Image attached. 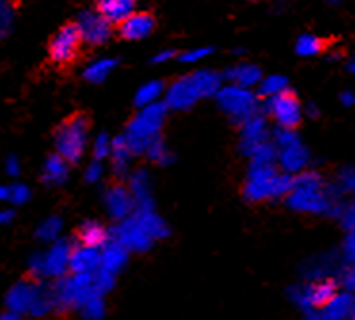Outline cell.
<instances>
[{
    "mask_svg": "<svg viewBox=\"0 0 355 320\" xmlns=\"http://www.w3.org/2000/svg\"><path fill=\"white\" fill-rule=\"evenodd\" d=\"M286 204L296 212L306 213H327L338 217L342 204L334 202L327 195L321 177L313 172H302L294 177V187L286 197Z\"/></svg>",
    "mask_w": 355,
    "mask_h": 320,
    "instance_id": "6da1fadb",
    "label": "cell"
},
{
    "mask_svg": "<svg viewBox=\"0 0 355 320\" xmlns=\"http://www.w3.org/2000/svg\"><path fill=\"white\" fill-rule=\"evenodd\" d=\"M8 311L19 312L24 317H44L55 311L54 286L44 282L21 281L8 292L6 297Z\"/></svg>",
    "mask_w": 355,
    "mask_h": 320,
    "instance_id": "7a4b0ae2",
    "label": "cell"
},
{
    "mask_svg": "<svg viewBox=\"0 0 355 320\" xmlns=\"http://www.w3.org/2000/svg\"><path fill=\"white\" fill-rule=\"evenodd\" d=\"M166 113V103H151L141 109V113L132 118L126 130V141L130 145L132 152H147L149 145L159 137V130L162 128Z\"/></svg>",
    "mask_w": 355,
    "mask_h": 320,
    "instance_id": "3957f363",
    "label": "cell"
},
{
    "mask_svg": "<svg viewBox=\"0 0 355 320\" xmlns=\"http://www.w3.org/2000/svg\"><path fill=\"white\" fill-rule=\"evenodd\" d=\"M88 130H90V118L86 113L71 114L67 121H63L55 130V151L60 157L77 164L83 152H85L86 141H88Z\"/></svg>",
    "mask_w": 355,
    "mask_h": 320,
    "instance_id": "277c9868",
    "label": "cell"
},
{
    "mask_svg": "<svg viewBox=\"0 0 355 320\" xmlns=\"http://www.w3.org/2000/svg\"><path fill=\"white\" fill-rule=\"evenodd\" d=\"M71 251H73V242L67 238H58L52 242L50 250L33 256L29 261L31 274L39 281H48V278L60 281L69 273Z\"/></svg>",
    "mask_w": 355,
    "mask_h": 320,
    "instance_id": "5b68a950",
    "label": "cell"
},
{
    "mask_svg": "<svg viewBox=\"0 0 355 320\" xmlns=\"http://www.w3.org/2000/svg\"><path fill=\"white\" fill-rule=\"evenodd\" d=\"M58 311H80L86 299L94 294V273L65 274L54 286Z\"/></svg>",
    "mask_w": 355,
    "mask_h": 320,
    "instance_id": "8992f818",
    "label": "cell"
},
{
    "mask_svg": "<svg viewBox=\"0 0 355 320\" xmlns=\"http://www.w3.org/2000/svg\"><path fill=\"white\" fill-rule=\"evenodd\" d=\"M83 44V37L78 30L77 23H65L63 27L55 30V35L48 42V55L55 65H71L78 57Z\"/></svg>",
    "mask_w": 355,
    "mask_h": 320,
    "instance_id": "52a82bcc",
    "label": "cell"
},
{
    "mask_svg": "<svg viewBox=\"0 0 355 320\" xmlns=\"http://www.w3.org/2000/svg\"><path fill=\"white\" fill-rule=\"evenodd\" d=\"M216 99L220 109L225 114H230V118L235 122H243L256 114V99L254 96L248 91V88H241V86H224L216 91Z\"/></svg>",
    "mask_w": 355,
    "mask_h": 320,
    "instance_id": "ba28073f",
    "label": "cell"
},
{
    "mask_svg": "<svg viewBox=\"0 0 355 320\" xmlns=\"http://www.w3.org/2000/svg\"><path fill=\"white\" fill-rule=\"evenodd\" d=\"M336 294H338L336 282L331 278H321L291 290V299L306 312H313L317 309H323Z\"/></svg>",
    "mask_w": 355,
    "mask_h": 320,
    "instance_id": "9c48e42d",
    "label": "cell"
},
{
    "mask_svg": "<svg viewBox=\"0 0 355 320\" xmlns=\"http://www.w3.org/2000/svg\"><path fill=\"white\" fill-rule=\"evenodd\" d=\"M113 240L123 244L128 251H147L155 244V236L132 213L126 220L119 221V225L113 231Z\"/></svg>",
    "mask_w": 355,
    "mask_h": 320,
    "instance_id": "30bf717a",
    "label": "cell"
},
{
    "mask_svg": "<svg viewBox=\"0 0 355 320\" xmlns=\"http://www.w3.org/2000/svg\"><path fill=\"white\" fill-rule=\"evenodd\" d=\"M266 109L279 122L281 128H296L300 124L302 114H304L298 98L288 90L281 91L273 98H268Z\"/></svg>",
    "mask_w": 355,
    "mask_h": 320,
    "instance_id": "8fae6325",
    "label": "cell"
},
{
    "mask_svg": "<svg viewBox=\"0 0 355 320\" xmlns=\"http://www.w3.org/2000/svg\"><path fill=\"white\" fill-rule=\"evenodd\" d=\"M77 27L80 30L83 42L90 46L105 44L111 35H113V23L107 17H103L96 10H86L77 17Z\"/></svg>",
    "mask_w": 355,
    "mask_h": 320,
    "instance_id": "7c38bea8",
    "label": "cell"
},
{
    "mask_svg": "<svg viewBox=\"0 0 355 320\" xmlns=\"http://www.w3.org/2000/svg\"><path fill=\"white\" fill-rule=\"evenodd\" d=\"M275 168L273 164L266 166V164H252L250 174L245 183V190L243 195L250 202H260L266 198H271V189H273V179H275Z\"/></svg>",
    "mask_w": 355,
    "mask_h": 320,
    "instance_id": "4fadbf2b",
    "label": "cell"
},
{
    "mask_svg": "<svg viewBox=\"0 0 355 320\" xmlns=\"http://www.w3.org/2000/svg\"><path fill=\"white\" fill-rule=\"evenodd\" d=\"M157 27V19L151 12H134L123 21L116 23V33L124 40H141L149 37Z\"/></svg>",
    "mask_w": 355,
    "mask_h": 320,
    "instance_id": "5bb4252c",
    "label": "cell"
},
{
    "mask_svg": "<svg viewBox=\"0 0 355 320\" xmlns=\"http://www.w3.org/2000/svg\"><path fill=\"white\" fill-rule=\"evenodd\" d=\"M105 210L111 215V220L123 221L136 210V200L130 190H126L123 185H115L105 195Z\"/></svg>",
    "mask_w": 355,
    "mask_h": 320,
    "instance_id": "9a60e30c",
    "label": "cell"
},
{
    "mask_svg": "<svg viewBox=\"0 0 355 320\" xmlns=\"http://www.w3.org/2000/svg\"><path fill=\"white\" fill-rule=\"evenodd\" d=\"M199 98L201 96H199V91L195 88L191 75H187L178 78L176 82L170 86L168 91H166V105L184 111V109H189V107L193 105Z\"/></svg>",
    "mask_w": 355,
    "mask_h": 320,
    "instance_id": "2e32d148",
    "label": "cell"
},
{
    "mask_svg": "<svg viewBox=\"0 0 355 320\" xmlns=\"http://www.w3.org/2000/svg\"><path fill=\"white\" fill-rule=\"evenodd\" d=\"M268 128H266V118L260 114H252L250 118L243 122V139H241V149L245 154L252 157L256 149L266 143Z\"/></svg>",
    "mask_w": 355,
    "mask_h": 320,
    "instance_id": "e0dca14e",
    "label": "cell"
},
{
    "mask_svg": "<svg viewBox=\"0 0 355 320\" xmlns=\"http://www.w3.org/2000/svg\"><path fill=\"white\" fill-rule=\"evenodd\" d=\"M101 261V248H92L78 244L73 246L71 251V265L69 273H94Z\"/></svg>",
    "mask_w": 355,
    "mask_h": 320,
    "instance_id": "ac0fdd59",
    "label": "cell"
},
{
    "mask_svg": "<svg viewBox=\"0 0 355 320\" xmlns=\"http://www.w3.org/2000/svg\"><path fill=\"white\" fill-rule=\"evenodd\" d=\"M277 160L281 168L288 172V174H298L302 172L309 160V152L304 145L298 141V143L288 145V147H283V149H277Z\"/></svg>",
    "mask_w": 355,
    "mask_h": 320,
    "instance_id": "d6986e66",
    "label": "cell"
},
{
    "mask_svg": "<svg viewBox=\"0 0 355 320\" xmlns=\"http://www.w3.org/2000/svg\"><path fill=\"white\" fill-rule=\"evenodd\" d=\"M136 4L138 0H96V12H100L103 17L116 25L136 12Z\"/></svg>",
    "mask_w": 355,
    "mask_h": 320,
    "instance_id": "ffe728a7",
    "label": "cell"
},
{
    "mask_svg": "<svg viewBox=\"0 0 355 320\" xmlns=\"http://www.w3.org/2000/svg\"><path fill=\"white\" fill-rule=\"evenodd\" d=\"M126 261H128V250L123 244H119L116 240H109L105 246H101V269L119 274L126 267Z\"/></svg>",
    "mask_w": 355,
    "mask_h": 320,
    "instance_id": "44dd1931",
    "label": "cell"
},
{
    "mask_svg": "<svg viewBox=\"0 0 355 320\" xmlns=\"http://www.w3.org/2000/svg\"><path fill=\"white\" fill-rule=\"evenodd\" d=\"M78 244H85V246H92V248H101L109 242V233L107 229L96 223V221H86L80 225L77 233Z\"/></svg>",
    "mask_w": 355,
    "mask_h": 320,
    "instance_id": "7402d4cb",
    "label": "cell"
},
{
    "mask_svg": "<svg viewBox=\"0 0 355 320\" xmlns=\"http://www.w3.org/2000/svg\"><path fill=\"white\" fill-rule=\"evenodd\" d=\"M134 215H136V217L144 223V227L155 236V240L168 236V225L164 223V220H162L161 215L155 213L153 208H136V210H134Z\"/></svg>",
    "mask_w": 355,
    "mask_h": 320,
    "instance_id": "603a6c76",
    "label": "cell"
},
{
    "mask_svg": "<svg viewBox=\"0 0 355 320\" xmlns=\"http://www.w3.org/2000/svg\"><path fill=\"white\" fill-rule=\"evenodd\" d=\"M225 76L230 82L241 86V88H250L254 84H260V80H262V73L254 65H237V67L230 69Z\"/></svg>",
    "mask_w": 355,
    "mask_h": 320,
    "instance_id": "cb8c5ba5",
    "label": "cell"
},
{
    "mask_svg": "<svg viewBox=\"0 0 355 320\" xmlns=\"http://www.w3.org/2000/svg\"><path fill=\"white\" fill-rule=\"evenodd\" d=\"M67 160L60 157V154H52L48 157L46 164H44V172H42V179L50 185H60L67 179Z\"/></svg>",
    "mask_w": 355,
    "mask_h": 320,
    "instance_id": "d4e9b609",
    "label": "cell"
},
{
    "mask_svg": "<svg viewBox=\"0 0 355 320\" xmlns=\"http://www.w3.org/2000/svg\"><path fill=\"white\" fill-rule=\"evenodd\" d=\"M349 301H352V294H349V292L336 294L329 303L324 305L321 317H323L324 320H347Z\"/></svg>",
    "mask_w": 355,
    "mask_h": 320,
    "instance_id": "484cf974",
    "label": "cell"
},
{
    "mask_svg": "<svg viewBox=\"0 0 355 320\" xmlns=\"http://www.w3.org/2000/svg\"><path fill=\"white\" fill-rule=\"evenodd\" d=\"M195 88L199 91V96H214L220 88H222V76L214 73V71H199L191 75Z\"/></svg>",
    "mask_w": 355,
    "mask_h": 320,
    "instance_id": "4316f807",
    "label": "cell"
},
{
    "mask_svg": "<svg viewBox=\"0 0 355 320\" xmlns=\"http://www.w3.org/2000/svg\"><path fill=\"white\" fill-rule=\"evenodd\" d=\"M132 197L136 200V208H153L151 198H149V177L146 172H136L130 179Z\"/></svg>",
    "mask_w": 355,
    "mask_h": 320,
    "instance_id": "83f0119b",
    "label": "cell"
},
{
    "mask_svg": "<svg viewBox=\"0 0 355 320\" xmlns=\"http://www.w3.org/2000/svg\"><path fill=\"white\" fill-rule=\"evenodd\" d=\"M111 157H113V168H115L116 174H124L128 168V160L132 157V149L126 141V137H116L111 143Z\"/></svg>",
    "mask_w": 355,
    "mask_h": 320,
    "instance_id": "f1b7e54d",
    "label": "cell"
},
{
    "mask_svg": "<svg viewBox=\"0 0 355 320\" xmlns=\"http://www.w3.org/2000/svg\"><path fill=\"white\" fill-rule=\"evenodd\" d=\"M162 91H164V82H161V80L144 84L136 94V105L144 109V107L151 105V103H157V99L161 98Z\"/></svg>",
    "mask_w": 355,
    "mask_h": 320,
    "instance_id": "f546056e",
    "label": "cell"
},
{
    "mask_svg": "<svg viewBox=\"0 0 355 320\" xmlns=\"http://www.w3.org/2000/svg\"><path fill=\"white\" fill-rule=\"evenodd\" d=\"M324 46H327V42L323 38L313 37V35H304L296 42V52L302 57H309V55H317V53L323 52Z\"/></svg>",
    "mask_w": 355,
    "mask_h": 320,
    "instance_id": "4dcf8cb0",
    "label": "cell"
},
{
    "mask_svg": "<svg viewBox=\"0 0 355 320\" xmlns=\"http://www.w3.org/2000/svg\"><path fill=\"white\" fill-rule=\"evenodd\" d=\"M115 61L113 60H100L96 61L94 65L85 71V78L86 80H90V82H101V80H105L107 75L115 69Z\"/></svg>",
    "mask_w": 355,
    "mask_h": 320,
    "instance_id": "1f68e13d",
    "label": "cell"
},
{
    "mask_svg": "<svg viewBox=\"0 0 355 320\" xmlns=\"http://www.w3.org/2000/svg\"><path fill=\"white\" fill-rule=\"evenodd\" d=\"M80 312L88 320H100L105 314V299H103V296L101 294H94V296L88 297Z\"/></svg>",
    "mask_w": 355,
    "mask_h": 320,
    "instance_id": "d6a6232c",
    "label": "cell"
},
{
    "mask_svg": "<svg viewBox=\"0 0 355 320\" xmlns=\"http://www.w3.org/2000/svg\"><path fill=\"white\" fill-rule=\"evenodd\" d=\"M332 271V259L331 258H315L309 267H306V276H308L309 281H321V278H327L329 273Z\"/></svg>",
    "mask_w": 355,
    "mask_h": 320,
    "instance_id": "836d02e7",
    "label": "cell"
},
{
    "mask_svg": "<svg viewBox=\"0 0 355 320\" xmlns=\"http://www.w3.org/2000/svg\"><path fill=\"white\" fill-rule=\"evenodd\" d=\"M286 84H288V80H286L285 76H268V78L260 80V96L262 98H273V96H277V94L286 90Z\"/></svg>",
    "mask_w": 355,
    "mask_h": 320,
    "instance_id": "e575fe53",
    "label": "cell"
},
{
    "mask_svg": "<svg viewBox=\"0 0 355 320\" xmlns=\"http://www.w3.org/2000/svg\"><path fill=\"white\" fill-rule=\"evenodd\" d=\"M62 220L60 217H48L46 221H42V225L37 231V235L42 240H48V242H54L58 238H62Z\"/></svg>",
    "mask_w": 355,
    "mask_h": 320,
    "instance_id": "d590c367",
    "label": "cell"
},
{
    "mask_svg": "<svg viewBox=\"0 0 355 320\" xmlns=\"http://www.w3.org/2000/svg\"><path fill=\"white\" fill-rule=\"evenodd\" d=\"M294 187V175L288 172L285 174H277L273 179V189H271V198H286L291 195Z\"/></svg>",
    "mask_w": 355,
    "mask_h": 320,
    "instance_id": "8d00e7d4",
    "label": "cell"
},
{
    "mask_svg": "<svg viewBox=\"0 0 355 320\" xmlns=\"http://www.w3.org/2000/svg\"><path fill=\"white\" fill-rule=\"evenodd\" d=\"M252 159H254L252 164H266V166H270V164H273V160H277V149L266 141V143H262L256 149V152L252 154Z\"/></svg>",
    "mask_w": 355,
    "mask_h": 320,
    "instance_id": "74e56055",
    "label": "cell"
},
{
    "mask_svg": "<svg viewBox=\"0 0 355 320\" xmlns=\"http://www.w3.org/2000/svg\"><path fill=\"white\" fill-rule=\"evenodd\" d=\"M147 154H149V159L153 160V162H159V164H166V162L172 160V154L166 149V145L161 141V137H157L153 143L149 145Z\"/></svg>",
    "mask_w": 355,
    "mask_h": 320,
    "instance_id": "f35d334b",
    "label": "cell"
},
{
    "mask_svg": "<svg viewBox=\"0 0 355 320\" xmlns=\"http://www.w3.org/2000/svg\"><path fill=\"white\" fill-rule=\"evenodd\" d=\"M336 220H340L342 227L346 229V231L355 229V200L347 202V204H342V210H340Z\"/></svg>",
    "mask_w": 355,
    "mask_h": 320,
    "instance_id": "ab89813d",
    "label": "cell"
},
{
    "mask_svg": "<svg viewBox=\"0 0 355 320\" xmlns=\"http://www.w3.org/2000/svg\"><path fill=\"white\" fill-rule=\"evenodd\" d=\"M338 187L342 193H354L355 195V168H346L340 172Z\"/></svg>",
    "mask_w": 355,
    "mask_h": 320,
    "instance_id": "60d3db41",
    "label": "cell"
},
{
    "mask_svg": "<svg viewBox=\"0 0 355 320\" xmlns=\"http://www.w3.org/2000/svg\"><path fill=\"white\" fill-rule=\"evenodd\" d=\"M111 143H113V141H111L105 134H103V136H98L96 143H94V159L101 160L105 159V157H109V154H111Z\"/></svg>",
    "mask_w": 355,
    "mask_h": 320,
    "instance_id": "b9f144b4",
    "label": "cell"
},
{
    "mask_svg": "<svg viewBox=\"0 0 355 320\" xmlns=\"http://www.w3.org/2000/svg\"><path fill=\"white\" fill-rule=\"evenodd\" d=\"M300 139L298 136L294 134L293 128H281L275 134V145H277V149H283V147H288V145L298 143Z\"/></svg>",
    "mask_w": 355,
    "mask_h": 320,
    "instance_id": "7bdbcfd3",
    "label": "cell"
},
{
    "mask_svg": "<svg viewBox=\"0 0 355 320\" xmlns=\"http://www.w3.org/2000/svg\"><path fill=\"white\" fill-rule=\"evenodd\" d=\"M27 200H29V189L25 185L10 187V202L12 204H25Z\"/></svg>",
    "mask_w": 355,
    "mask_h": 320,
    "instance_id": "ee69618b",
    "label": "cell"
},
{
    "mask_svg": "<svg viewBox=\"0 0 355 320\" xmlns=\"http://www.w3.org/2000/svg\"><path fill=\"white\" fill-rule=\"evenodd\" d=\"M340 281H342V286L346 288V292H355V261L347 263L344 273L340 276Z\"/></svg>",
    "mask_w": 355,
    "mask_h": 320,
    "instance_id": "f6af8a7d",
    "label": "cell"
},
{
    "mask_svg": "<svg viewBox=\"0 0 355 320\" xmlns=\"http://www.w3.org/2000/svg\"><path fill=\"white\" fill-rule=\"evenodd\" d=\"M344 259L347 263H354L355 261V229L347 231L346 240H344Z\"/></svg>",
    "mask_w": 355,
    "mask_h": 320,
    "instance_id": "bcb514c9",
    "label": "cell"
},
{
    "mask_svg": "<svg viewBox=\"0 0 355 320\" xmlns=\"http://www.w3.org/2000/svg\"><path fill=\"white\" fill-rule=\"evenodd\" d=\"M101 174H103V166H101V162H98V160H94V162H90V166L86 168V181L88 183H94L98 181L101 177Z\"/></svg>",
    "mask_w": 355,
    "mask_h": 320,
    "instance_id": "7dc6e473",
    "label": "cell"
},
{
    "mask_svg": "<svg viewBox=\"0 0 355 320\" xmlns=\"http://www.w3.org/2000/svg\"><path fill=\"white\" fill-rule=\"evenodd\" d=\"M207 53H210V50H207V48H202V50H195V52H189L186 53V55H182V61H197L201 60V57H205Z\"/></svg>",
    "mask_w": 355,
    "mask_h": 320,
    "instance_id": "c3c4849f",
    "label": "cell"
},
{
    "mask_svg": "<svg viewBox=\"0 0 355 320\" xmlns=\"http://www.w3.org/2000/svg\"><path fill=\"white\" fill-rule=\"evenodd\" d=\"M340 99H342V103L346 107H352L355 103V94L354 91H344V94L340 96Z\"/></svg>",
    "mask_w": 355,
    "mask_h": 320,
    "instance_id": "681fc988",
    "label": "cell"
},
{
    "mask_svg": "<svg viewBox=\"0 0 355 320\" xmlns=\"http://www.w3.org/2000/svg\"><path fill=\"white\" fill-rule=\"evenodd\" d=\"M12 220H14V212L12 210H2L0 212V225H6Z\"/></svg>",
    "mask_w": 355,
    "mask_h": 320,
    "instance_id": "f907efd6",
    "label": "cell"
},
{
    "mask_svg": "<svg viewBox=\"0 0 355 320\" xmlns=\"http://www.w3.org/2000/svg\"><path fill=\"white\" fill-rule=\"evenodd\" d=\"M0 320H25V317L24 314H19V312L8 311L4 312V314H0Z\"/></svg>",
    "mask_w": 355,
    "mask_h": 320,
    "instance_id": "816d5d0a",
    "label": "cell"
},
{
    "mask_svg": "<svg viewBox=\"0 0 355 320\" xmlns=\"http://www.w3.org/2000/svg\"><path fill=\"white\" fill-rule=\"evenodd\" d=\"M8 172L12 175H17V172H19V164H17V160L16 159H10L8 160Z\"/></svg>",
    "mask_w": 355,
    "mask_h": 320,
    "instance_id": "f5cc1de1",
    "label": "cell"
},
{
    "mask_svg": "<svg viewBox=\"0 0 355 320\" xmlns=\"http://www.w3.org/2000/svg\"><path fill=\"white\" fill-rule=\"evenodd\" d=\"M172 53H174V52H161V53H159V55H155L153 61H155V63H161V61H166V60H168V57H172Z\"/></svg>",
    "mask_w": 355,
    "mask_h": 320,
    "instance_id": "db71d44e",
    "label": "cell"
},
{
    "mask_svg": "<svg viewBox=\"0 0 355 320\" xmlns=\"http://www.w3.org/2000/svg\"><path fill=\"white\" fill-rule=\"evenodd\" d=\"M347 320H355V294L352 296V301H349V312H347Z\"/></svg>",
    "mask_w": 355,
    "mask_h": 320,
    "instance_id": "11a10c76",
    "label": "cell"
},
{
    "mask_svg": "<svg viewBox=\"0 0 355 320\" xmlns=\"http://www.w3.org/2000/svg\"><path fill=\"white\" fill-rule=\"evenodd\" d=\"M0 200H10V187H0Z\"/></svg>",
    "mask_w": 355,
    "mask_h": 320,
    "instance_id": "9f6ffc18",
    "label": "cell"
},
{
    "mask_svg": "<svg viewBox=\"0 0 355 320\" xmlns=\"http://www.w3.org/2000/svg\"><path fill=\"white\" fill-rule=\"evenodd\" d=\"M308 113H309V116H317V109L313 105H309L308 107Z\"/></svg>",
    "mask_w": 355,
    "mask_h": 320,
    "instance_id": "6f0895ef",
    "label": "cell"
},
{
    "mask_svg": "<svg viewBox=\"0 0 355 320\" xmlns=\"http://www.w3.org/2000/svg\"><path fill=\"white\" fill-rule=\"evenodd\" d=\"M349 69H352V71H354V73H355V60L352 61V65H349Z\"/></svg>",
    "mask_w": 355,
    "mask_h": 320,
    "instance_id": "680465c9",
    "label": "cell"
},
{
    "mask_svg": "<svg viewBox=\"0 0 355 320\" xmlns=\"http://www.w3.org/2000/svg\"><path fill=\"white\" fill-rule=\"evenodd\" d=\"M329 2H336V0H329Z\"/></svg>",
    "mask_w": 355,
    "mask_h": 320,
    "instance_id": "91938a15",
    "label": "cell"
}]
</instances>
